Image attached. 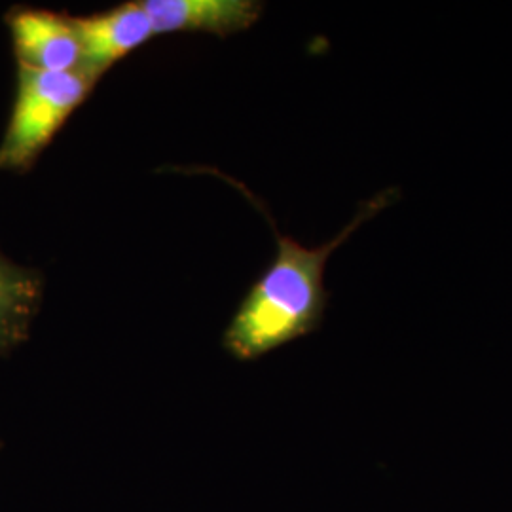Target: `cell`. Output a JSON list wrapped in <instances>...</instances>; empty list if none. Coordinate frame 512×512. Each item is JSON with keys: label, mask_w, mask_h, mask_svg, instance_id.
<instances>
[{"label": "cell", "mask_w": 512, "mask_h": 512, "mask_svg": "<svg viewBox=\"0 0 512 512\" xmlns=\"http://www.w3.org/2000/svg\"><path fill=\"white\" fill-rule=\"evenodd\" d=\"M154 33H207L230 37L251 29L264 12L255 0H143Z\"/></svg>", "instance_id": "cell-5"}, {"label": "cell", "mask_w": 512, "mask_h": 512, "mask_svg": "<svg viewBox=\"0 0 512 512\" xmlns=\"http://www.w3.org/2000/svg\"><path fill=\"white\" fill-rule=\"evenodd\" d=\"M42 291L44 281L38 270L19 266L0 253V359L29 338Z\"/></svg>", "instance_id": "cell-6"}, {"label": "cell", "mask_w": 512, "mask_h": 512, "mask_svg": "<svg viewBox=\"0 0 512 512\" xmlns=\"http://www.w3.org/2000/svg\"><path fill=\"white\" fill-rule=\"evenodd\" d=\"M399 198V188H385L361 203L348 226L319 247H304L279 234L270 213L262 209L274 230L277 253L224 332L222 344L230 355L239 361H255L319 329L329 306L325 268L330 256L365 222L378 217Z\"/></svg>", "instance_id": "cell-1"}, {"label": "cell", "mask_w": 512, "mask_h": 512, "mask_svg": "<svg viewBox=\"0 0 512 512\" xmlns=\"http://www.w3.org/2000/svg\"><path fill=\"white\" fill-rule=\"evenodd\" d=\"M84 44V69L101 80L118 61L156 37L145 2H124L109 10L76 18Z\"/></svg>", "instance_id": "cell-4"}, {"label": "cell", "mask_w": 512, "mask_h": 512, "mask_svg": "<svg viewBox=\"0 0 512 512\" xmlns=\"http://www.w3.org/2000/svg\"><path fill=\"white\" fill-rule=\"evenodd\" d=\"M97 82L88 71L48 73L18 65L14 109L0 141V171L25 173L37 164Z\"/></svg>", "instance_id": "cell-2"}, {"label": "cell", "mask_w": 512, "mask_h": 512, "mask_svg": "<svg viewBox=\"0 0 512 512\" xmlns=\"http://www.w3.org/2000/svg\"><path fill=\"white\" fill-rule=\"evenodd\" d=\"M6 25L21 67L48 73L86 71L76 18L44 8L14 6L6 14Z\"/></svg>", "instance_id": "cell-3"}]
</instances>
